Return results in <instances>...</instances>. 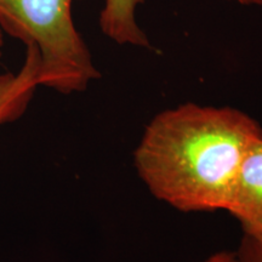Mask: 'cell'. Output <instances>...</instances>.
Instances as JSON below:
<instances>
[{"mask_svg": "<svg viewBox=\"0 0 262 262\" xmlns=\"http://www.w3.org/2000/svg\"><path fill=\"white\" fill-rule=\"evenodd\" d=\"M233 253L235 262H262V238L243 234Z\"/></svg>", "mask_w": 262, "mask_h": 262, "instance_id": "cell-6", "label": "cell"}, {"mask_svg": "<svg viewBox=\"0 0 262 262\" xmlns=\"http://www.w3.org/2000/svg\"><path fill=\"white\" fill-rule=\"evenodd\" d=\"M75 2L0 0V31L37 49L40 86L63 95L83 93L101 77L74 24Z\"/></svg>", "mask_w": 262, "mask_h": 262, "instance_id": "cell-2", "label": "cell"}, {"mask_svg": "<svg viewBox=\"0 0 262 262\" xmlns=\"http://www.w3.org/2000/svg\"><path fill=\"white\" fill-rule=\"evenodd\" d=\"M262 126L238 108L180 104L157 114L134 152L141 181L182 212L226 210L244 157Z\"/></svg>", "mask_w": 262, "mask_h": 262, "instance_id": "cell-1", "label": "cell"}, {"mask_svg": "<svg viewBox=\"0 0 262 262\" xmlns=\"http://www.w3.org/2000/svg\"><path fill=\"white\" fill-rule=\"evenodd\" d=\"M3 48H4V33L0 31V56H2Z\"/></svg>", "mask_w": 262, "mask_h": 262, "instance_id": "cell-9", "label": "cell"}, {"mask_svg": "<svg viewBox=\"0 0 262 262\" xmlns=\"http://www.w3.org/2000/svg\"><path fill=\"white\" fill-rule=\"evenodd\" d=\"M226 2L237 3V4L243 6H258V8H262V0H226Z\"/></svg>", "mask_w": 262, "mask_h": 262, "instance_id": "cell-8", "label": "cell"}, {"mask_svg": "<svg viewBox=\"0 0 262 262\" xmlns=\"http://www.w3.org/2000/svg\"><path fill=\"white\" fill-rule=\"evenodd\" d=\"M225 211L238 221L243 234L262 238V139L244 157Z\"/></svg>", "mask_w": 262, "mask_h": 262, "instance_id": "cell-3", "label": "cell"}, {"mask_svg": "<svg viewBox=\"0 0 262 262\" xmlns=\"http://www.w3.org/2000/svg\"><path fill=\"white\" fill-rule=\"evenodd\" d=\"M199 262H235L233 251H217Z\"/></svg>", "mask_w": 262, "mask_h": 262, "instance_id": "cell-7", "label": "cell"}, {"mask_svg": "<svg viewBox=\"0 0 262 262\" xmlns=\"http://www.w3.org/2000/svg\"><path fill=\"white\" fill-rule=\"evenodd\" d=\"M143 0H104L100 12L101 32L119 45L150 49V41L136 19V10Z\"/></svg>", "mask_w": 262, "mask_h": 262, "instance_id": "cell-5", "label": "cell"}, {"mask_svg": "<svg viewBox=\"0 0 262 262\" xmlns=\"http://www.w3.org/2000/svg\"><path fill=\"white\" fill-rule=\"evenodd\" d=\"M40 61L34 47H26L24 63L17 72L0 73V126L17 122L27 112L39 86Z\"/></svg>", "mask_w": 262, "mask_h": 262, "instance_id": "cell-4", "label": "cell"}]
</instances>
